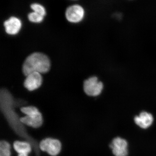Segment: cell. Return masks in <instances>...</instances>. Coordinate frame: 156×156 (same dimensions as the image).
<instances>
[{
    "label": "cell",
    "instance_id": "ba28073f",
    "mask_svg": "<svg viewBox=\"0 0 156 156\" xmlns=\"http://www.w3.org/2000/svg\"><path fill=\"white\" fill-rule=\"evenodd\" d=\"M42 83V77L41 73L34 72L27 76L24 82V86L29 91H32L41 87Z\"/></svg>",
    "mask_w": 156,
    "mask_h": 156
},
{
    "label": "cell",
    "instance_id": "5b68a950",
    "mask_svg": "<svg viewBox=\"0 0 156 156\" xmlns=\"http://www.w3.org/2000/svg\"><path fill=\"white\" fill-rule=\"evenodd\" d=\"M41 150L52 156H56L61 151L62 144L58 140L52 138L43 139L39 144Z\"/></svg>",
    "mask_w": 156,
    "mask_h": 156
},
{
    "label": "cell",
    "instance_id": "30bf717a",
    "mask_svg": "<svg viewBox=\"0 0 156 156\" xmlns=\"http://www.w3.org/2000/svg\"><path fill=\"white\" fill-rule=\"evenodd\" d=\"M14 149L18 155H28L32 150L31 146L28 142L26 141H15L13 144Z\"/></svg>",
    "mask_w": 156,
    "mask_h": 156
},
{
    "label": "cell",
    "instance_id": "8fae6325",
    "mask_svg": "<svg viewBox=\"0 0 156 156\" xmlns=\"http://www.w3.org/2000/svg\"><path fill=\"white\" fill-rule=\"evenodd\" d=\"M11 145L5 140L0 142V156H11Z\"/></svg>",
    "mask_w": 156,
    "mask_h": 156
},
{
    "label": "cell",
    "instance_id": "5bb4252c",
    "mask_svg": "<svg viewBox=\"0 0 156 156\" xmlns=\"http://www.w3.org/2000/svg\"><path fill=\"white\" fill-rule=\"evenodd\" d=\"M70 1H77V0H70Z\"/></svg>",
    "mask_w": 156,
    "mask_h": 156
},
{
    "label": "cell",
    "instance_id": "7c38bea8",
    "mask_svg": "<svg viewBox=\"0 0 156 156\" xmlns=\"http://www.w3.org/2000/svg\"><path fill=\"white\" fill-rule=\"evenodd\" d=\"M30 8L32 11L44 17H45L47 14V10L46 8H45L44 6L40 3H33L30 5Z\"/></svg>",
    "mask_w": 156,
    "mask_h": 156
},
{
    "label": "cell",
    "instance_id": "7a4b0ae2",
    "mask_svg": "<svg viewBox=\"0 0 156 156\" xmlns=\"http://www.w3.org/2000/svg\"><path fill=\"white\" fill-rule=\"evenodd\" d=\"M20 111L26 115L25 116L20 119V122L22 124L33 128H38L42 126L43 117L36 107L32 106L24 107L20 108Z\"/></svg>",
    "mask_w": 156,
    "mask_h": 156
},
{
    "label": "cell",
    "instance_id": "52a82bcc",
    "mask_svg": "<svg viewBox=\"0 0 156 156\" xmlns=\"http://www.w3.org/2000/svg\"><path fill=\"white\" fill-rule=\"evenodd\" d=\"M109 146L115 156L128 155V143L126 140L120 137H115Z\"/></svg>",
    "mask_w": 156,
    "mask_h": 156
},
{
    "label": "cell",
    "instance_id": "3957f363",
    "mask_svg": "<svg viewBox=\"0 0 156 156\" xmlns=\"http://www.w3.org/2000/svg\"><path fill=\"white\" fill-rule=\"evenodd\" d=\"M86 12L83 7L79 4H74L68 7L65 16L68 22L78 23L83 21L85 18Z\"/></svg>",
    "mask_w": 156,
    "mask_h": 156
},
{
    "label": "cell",
    "instance_id": "6da1fadb",
    "mask_svg": "<svg viewBox=\"0 0 156 156\" xmlns=\"http://www.w3.org/2000/svg\"><path fill=\"white\" fill-rule=\"evenodd\" d=\"M50 67V60L48 56L43 53H34L26 58L23 65L22 70L23 74L27 76L34 72L47 73Z\"/></svg>",
    "mask_w": 156,
    "mask_h": 156
},
{
    "label": "cell",
    "instance_id": "9c48e42d",
    "mask_svg": "<svg viewBox=\"0 0 156 156\" xmlns=\"http://www.w3.org/2000/svg\"><path fill=\"white\" fill-rule=\"evenodd\" d=\"M136 125L143 129H146L151 126L154 121L152 115L146 112H142L139 115L134 118Z\"/></svg>",
    "mask_w": 156,
    "mask_h": 156
},
{
    "label": "cell",
    "instance_id": "277c9868",
    "mask_svg": "<svg viewBox=\"0 0 156 156\" xmlns=\"http://www.w3.org/2000/svg\"><path fill=\"white\" fill-rule=\"evenodd\" d=\"M103 87V83L98 80L96 76L91 77L84 82V92L89 96H97L100 95Z\"/></svg>",
    "mask_w": 156,
    "mask_h": 156
},
{
    "label": "cell",
    "instance_id": "8992f818",
    "mask_svg": "<svg viewBox=\"0 0 156 156\" xmlns=\"http://www.w3.org/2000/svg\"><path fill=\"white\" fill-rule=\"evenodd\" d=\"M4 26L6 33L11 35H15L21 30L22 21L18 17L11 16L9 19L5 20Z\"/></svg>",
    "mask_w": 156,
    "mask_h": 156
},
{
    "label": "cell",
    "instance_id": "4fadbf2b",
    "mask_svg": "<svg viewBox=\"0 0 156 156\" xmlns=\"http://www.w3.org/2000/svg\"><path fill=\"white\" fill-rule=\"evenodd\" d=\"M45 17L40 15L34 11H32L29 13L27 15V18L30 22L35 23H41L44 21Z\"/></svg>",
    "mask_w": 156,
    "mask_h": 156
}]
</instances>
